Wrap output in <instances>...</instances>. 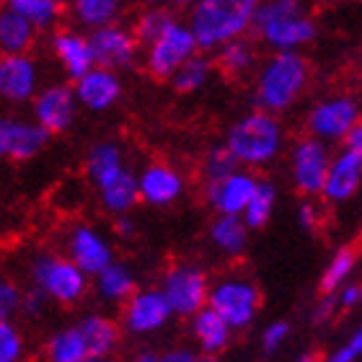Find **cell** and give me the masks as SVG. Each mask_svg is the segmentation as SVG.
Instances as JSON below:
<instances>
[{"mask_svg": "<svg viewBox=\"0 0 362 362\" xmlns=\"http://www.w3.org/2000/svg\"><path fill=\"white\" fill-rule=\"evenodd\" d=\"M262 0H192L189 29L199 49H218L235 37H246Z\"/></svg>", "mask_w": 362, "mask_h": 362, "instance_id": "cell-1", "label": "cell"}, {"mask_svg": "<svg viewBox=\"0 0 362 362\" xmlns=\"http://www.w3.org/2000/svg\"><path fill=\"white\" fill-rule=\"evenodd\" d=\"M308 76V62L298 49H277L257 76V106L272 114L287 112L303 96Z\"/></svg>", "mask_w": 362, "mask_h": 362, "instance_id": "cell-2", "label": "cell"}, {"mask_svg": "<svg viewBox=\"0 0 362 362\" xmlns=\"http://www.w3.org/2000/svg\"><path fill=\"white\" fill-rule=\"evenodd\" d=\"M226 145L241 166H269L282 151V127L277 122V114L264 112V109L243 114L241 119L228 129Z\"/></svg>", "mask_w": 362, "mask_h": 362, "instance_id": "cell-3", "label": "cell"}, {"mask_svg": "<svg viewBox=\"0 0 362 362\" xmlns=\"http://www.w3.org/2000/svg\"><path fill=\"white\" fill-rule=\"evenodd\" d=\"M251 31L274 52L300 49L310 45L318 34L313 18L303 13L298 3H282V0H262L254 13Z\"/></svg>", "mask_w": 362, "mask_h": 362, "instance_id": "cell-4", "label": "cell"}, {"mask_svg": "<svg viewBox=\"0 0 362 362\" xmlns=\"http://www.w3.org/2000/svg\"><path fill=\"white\" fill-rule=\"evenodd\" d=\"M31 282L39 287L49 300L60 305H76L83 300L88 290V274L78 264H73L68 257L57 254H37L31 259Z\"/></svg>", "mask_w": 362, "mask_h": 362, "instance_id": "cell-5", "label": "cell"}, {"mask_svg": "<svg viewBox=\"0 0 362 362\" xmlns=\"http://www.w3.org/2000/svg\"><path fill=\"white\" fill-rule=\"evenodd\" d=\"M207 305H210L218 316H223L233 332L249 329L262 305V293L259 287L246 277L230 274V277H220L212 282L207 290Z\"/></svg>", "mask_w": 362, "mask_h": 362, "instance_id": "cell-6", "label": "cell"}, {"mask_svg": "<svg viewBox=\"0 0 362 362\" xmlns=\"http://www.w3.org/2000/svg\"><path fill=\"white\" fill-rule=\"evenodd\" d=\"M194 52H199V47H197V39L189 29V23H181L176 18L158 39L145 45V70L156 81H168L171 73Z\"/></svg>", "mask_w": 362, "mask_h": 362, "instance_id": "cell-7", "label": "cell"}, {"mask_svg": "<svg viewBox=\"0 0 362 362\" xmlns=\"http://www.w3.org/2000/svg\"><path fill=\"white\" fill-rule=\"evenodd\" d=\"M160 290L166 295L171 313L181 318L194 316L197 310L207 305V274L194 264H174L171 269L163 274Z\"/></svg>", "mask_w": 362, "mask_h": 362, "instance_id": "cell-8", "label": "cell"}, {"mask_svg": "<svg viewBox=\"0 0 362 362\" xmlns=\"http://www.w3.org/2000/svg\"><path fill=\"white\" fill-rule=\"evenodd\" d=\"M329 143L318 140V137H305L298 140L290 156V176H293L295 189L305 197H316L324 189L326 171H329Z\"/></svg>", "mask_w": 362, "mask_h": 362, "instance_id": "cell-9", "label": "cell"}, {"mask_svg": "<svg viewBox=\"0 0 362 362\" xmlns=\"http://www.w3.org/2000/svg\"><path fill=\"white\" fill-rule=\"evenodd\" d=\"M122 326L135 337L156 334L171 321V305L160 287H148V290H135L127 300L122 303Z\"/></svg>", "mask_w": 362, "mask_h": 362, "instance_id": "cell-10", "label": "cell"}, {"mask_svg": "<svg viewBox=\"0 0 362 362\" xmlns=\"http://www.w3.org/2000/svg\"><path fill=\"white\" fill-rule=\"evenodd\" d=\"M88 45H90V54H93V65L119 73V70H127L135 65L140 42L124 26L106 23V26L90 29Z\"/></svg>", "mask_w": 362, "mask_h": 362, "instance_id": "cell-11", "label": "cell"}, {"mask_svg": "<svg viewBox=\"0 0 362 362\" xmlns=\"http://www.w3.org/2000/svg\"><path fill=\"white\" fill-rule=\"evenodd\" d=\"M31 114H34V122H39L49 135L68 132L78 114V98L73 86L52 83L37 90L31 96Z\"/></svg>", "mask_w": 362, "mask_h": 362, "instance_id": "cell-12", "label": "cell"}, {"mask_svg": "<svg viewBox=\"0 0 362 362\" xmlns=\"http://www.w3.org/2000/svg\"><path fill=\"white\" fill-rule=\"evenodd\" d=\"M360 119V104L349 96H332L318 101L308 114V132L324 143H341L349 127Z\"/></svg>", "mask_w": 362, "mask_h": 362, "instance_id": "cell-13", "label": "cell"}, {"mask_svg": "<svg viewBox=\"0 0 362 362\" xmlns=\"http://www.w3.org/2000/svg\"><path fill=\"white\" fill-rule=\"evenodd\" d=\"M39 90V65L29 52H0V98L23 104Z\"/></svg>", "mask_w": 362, "mask_h": 362, "instance_id": "cell-14", "label": "cell"}, {"mask_svg": "<svg viewBox=\"0 0 362 362\" xmlns=\"http://www.w3.org/2000/svg\"><path fill=\"white\" fill-rule=\"evenodd\" d=\"M49 137L52 135L39 122L6 117L0 119V158L31 160L45 151Z\"/></svg>", "mask_w": 362, "mask_h": 362, "instance_id": "cell-15", "label": "cell"}, {"mask_svg": "<svg viewBox=\"0 0 362 362\" xmlns=\"http://www.w3.org/2000/svg\"><path fill=\"white\" fill-rule=\"evenodd\" d=\"M65 249H68L70 262L81 267L88 277H96L98 272L114 262L112 243L106 241L96 228L86 226V223H81V226H76L70 230L68 241H65Z\"/></svg>", "mask_w": 362, "mask_h": 362, "instance_id": "cell-16", "label": "cell"}, {"mask_svg": "<svg viewBox=\"0 0 362 362\" xmlns=\"http://www.w3.org/2000/svg\"><path fill=\"white\" fill-rule=\"evenodd\" d=\"M73 83H76L73 90H76L78 106H83L88 112H109L122 98V81L117 76V70L93 65L81 78H76Z\"/></svg>", "mask_w": 362, "mask_h": 362, "instance_id": "cell-17", "label": "cell"}, {"mask_svg": "<svg viewBox=\"0 0 362 362\" xmlns=\"http://www.w3.org/2000/svg\"><path fill=\"white\" fill-rule=\"evenodd\" d=\"M257 176L251 171L235 168L218 181H207V202L218 215H241L246 202L254 194Z\"/></svg>", "mask_w": 362, "mask_h": 362, "instance_id": "cell-18", "label": "cell"}, {"mask_svg": "<svg viewBox=\"0 0 362 362\" xmlns=\"http://www.w3.org/2000/svg\"><path fill=\"white\" fill-rule=\"evenodd\" d=\"M140 199L153 207H168L184 194V176L168 163H151L137 176Z\"/></svg>", "mask_w": 362, "mask_h": 362, "instance_id": "cell-19", "label": "cell"}, {"mask_svg": "<svg viewBox=\"0 0 362 362\" xmlns=\"http://www.w3.org/2000/svg\"><path fill=\"white\" fill-rule=\"evenodd\" d=\"M362 184V163L349 151H341L332 156L329 160V171H326L324 189L321 194L329 202H347L357 194Z\"/></svg>", "mask_w": 362, "mask_h": 362, "instance_id": "cell-20", "label": "cell"}, {"mask_svg": "<svg viewBox=\"0 0 362 362\" xmlns=\"http://www.w3.org/2000/svg\"><path fill=\"white\" fill-rule=\"evenodd\" d=\"M52 52L60 62L62 73L76 81L86 73V70L93 68V54H90L88 37H83L81 31L76 29H60L52 37Z\"/></svg>", "mask_w": 362, "mask_h": 362, "instance_id": "cell-21", "label": "cell"}, {"mask_svg": "<svg viewBox=\"0 0 362 362\" xmlns=\"http://www.w3.org/2000/svg\"><path fill=\"white\" fill-rule=\"evenodd\" d=\"M192 318V337H194L197 347L204 355H220L226 352L230 339H233V329L218 316L210 305H202Z\"/></svg>", "mask_w": 362, "mask_h": 362, "instance_id": "cell-22", "label": "cell"}, {"mask_svg": "<svg viewBox=\"0 0 362 362\" xmlns=\"http://www.w3.org/2000/svg\"><path fill=\"white\" fill-rule=\"evenodd\" d=\"M78 326H81L86 347H88V360H106V357L114 355V349L119 347L122 329L114 318L88 313Z\"/></svg>", "mask_w": 362, "mask_h": 362, "instance_id": "cell-23", "label": "cell"}, {"mask_svg": "<svg viewBox=\"0 0 362 362\" xmlns=\"http://www.w3.org/2000/svg\"><path fill=\"white\" fill-rule=\"evenodd\" d=\"M210 241L223 257H243L249 249V228L241 215H218L210 226Z\"/></svg>", "mask_w": 362, "mask_h": 362, "instance_id": "cell-24", "label": "cell"}, {"mask_svg": "<svg viewBox=\"0 0 362 362\" xmlns=\"http://www.w3.org/2000/svg\"><path fill=\"white\" fill-rule=\"evenodd\" d=\"M124 166V153L114 140H98L88 148L86 156V174L93 181V187H101L106 181H112Z\"/></svg>", "mask_w": 362, "mask_h": 362, "instance_id": "cell-25", "label": "cell"}, {"mask_svg": "<svg viewBox=\"0 0 362 362\" xmlns=\"http://www.w3.org/2000/svg\"><path fill=\"white\" fill-rule=\"evenodd\" d=\"M98 197H101V204H104L106 212H112V215L129 212L140 202L137 174H132L129 168H122L112 181H106V184L98 187Z\"/></svg>", "mask_w": 362, "mask_h": 362, "instance_id": "cell-26", "label": "cell"}, {"mask_svg": "<svg viewBox=\"0 0 362 362\" xmlns=\"http://www.w3.org/2000/svg\"><path fill=\"white\" fill-rule=\"evenodd\" d=\"M37 42V29L11 8H0V52H29Z\"/></svg>", "mask_w": 362, "mask_h": 362, "instance_id": "cell-27", "label": "cell"}, {"mask_svg": "<svg viewBox=\"0 0 362 362\" xmlns=\"http://www.w3.org/2000/svg\"><path fill=\"white\" fill-rule=\"evenodd\" d=\"M135 290V274H132L129 267L119 264V262H112L96 274V293L106 303H124Z\"/></svg>", "mask_w": 362, "mask_h": 362, "instance_id": "cell-28", "label": "cell"}, {"mask_svg": "<svg viewBox=\"0 0 362 362\" xmlns=\"http://www.w3.org/2000/svg\"><path fill=\"white\" fill-rule=\"evenodd\" d=\"M45 357L49 362H88V347L81 326H65L52 334L45 347Z\"/></svg>", "mask_w": 362, "mask_h": 362, "instance_id": "cell-29", "label": "cell"}, {"mask_svg": "<svg viewBox=\"0 0 362 362\" xmlns=\"http://www.w3.org/2000/svg\"><path fill=\"white\" fill-rule=\"evenodd\" d=\"M257 65V49L246 37H235L218 47V68L230 78L246 76Z\"/></svg>", "mask_w": 362, "mask_h": 362, "instance_id": "cell-30", "label": "cell"}, {"mask_svg": "<svg viewBox=\"0 0 362 362\" xmlns=\"http://www.w3.org/2000/svg\"><path fill=\"white\" fill-rule=\"evenodd\" d=\"M274 204H277V187L267 179H259L257 187H254V194L243 207L241 218L246 223L249 230H259L269 223L272 212H274Z\"/></svg>", "mask_w": 362, "mask_h": 362, "instance_id": "cell-31", "label": "cell"}, {"mask_svg": "<svg viewBox=\"0 0 362 362\" xmlns=\"http://www.w3.org/2000/svg\"><path fill=\"white\" fill-rule=\"evenodd\" d=\"M73 18L83 29H98L106 23H114L122 11V0H70Z\"/></svg>", "mask_w": 362, "mask_h": 362, "instance_id": "cell-32", "label": "cell"}, {"mask_svg": "<svg viewBox=\"0 0 362 362\" xmlns=\"http://www.w3.org/2000/svg\"><path fill=\"white\" fill-rule=\"evenodd\" d=\"M6 6L18 16H23L37 31L52 29L62 13L60 0H6Z\"/></svg>", "mask_w": 362, "mask_h": 362, "instance_id": "cell-33", "label": "cell"}, {"mask_svg": "<svg viewBox=\"0 0 362 362\" xmlns=\"http://www.w3.org/2000/svg\"><path fill=\"white\" fill-rule=\"evenodd\" d=\"M212 73V62L202 54H192L189 60H184L179 68L171 73V86H174L176 93H194V90L202 88L207 81H210Z\"/></svg>", "mask_w": 362, "mask_h": 362, "instance_id": "cell-34", "label": "cell"}, {"mask_svg": "<svg viewBox=\"0 0 362 362\" xmlns=\"http://www.w3.org/2000/svg\"><path fill=\"white\" fill-rule=\"evenodd\" d=\"M174 21L176 16L166 6H145L143 13L137 16L132 34H135V39L140 45H151L153 39H158Z\"/></svg>", "mask_w": 362, "mask_h": 362, "instance_id": "cell-35", "label": "cell"}, {"mask_svg": "<svg viewBox=\"0 0 362 362\" xmlns=\"http://www.w3.org/2000/svg\"><path fill=\"white\" fill-rule=\"evenodd\" d=\"M355 251L352 249H339L332 257V262L326 264L324 277H321V293H337L344 282L349 279L352 269H355Z\"/></svg>", "mask_w": 362, "mask_h": 362, "instance_id": "cell-36", "label": "cell"}, {"mask_svg": "<svg viewBox=\"0 0 362 362\" xmlns=\"http://www.w3.org/2000/svg\"><path fill=\"white\" fill-rule=\"evenodd\" d=\"M235 168H241V163L235 160V156L230 153L228 145H215V148H210L202 160L204 181H218L230 174V171H235Z\"/></svg>", "mask_w": 362, "mask_h": 362, "instance_id": "cell-37", "label": "cell"}, {"mask_svg": "<svg viewBox=\"0 0 362 362\" xmlns=\"http://www.w3.org/2000/svg\"><path fill=\"white\" fill-rule=\"evenodd\" d=\"M23 357V337L13 318H0V362H18Z\"/></svg>", "mask_w": 362, "mask_h": 362, "instance_id": "cell-38", "label": "cell"}, {"mask_svg": "<svg viewBox=\"0 0 362 362\" xmlns=\"http://www.w3.org/2000/svg\"><path fill=\"white\" fill-rule=\"evenodd\" d=\"M21 287L13 279L0 277V318H16L21 308Z\"/></svg>", "mask_w": 362, "mask_h": 362, "instance_id": "cell-39", "label": "cell"}, {"mask_svg": "<svg viewBox=\"0 0 362 362\" xmlns=\"http://www.w3.org/2000/svg\"><path fill=\"white\" fill-rule=\"evenodd\" d=\"M287 334H290V324L287 321H272L264 329V334H262V349H264L267 355L279 352V347L287 339Z\"/></svg>", "mask_w": 362, "mask_h": 362, "instance_id": "cell-40", "label": "cell"}, {"mask_svg": "<svg viewBox=\"0 0 362 362\" xmlns=\"http://www.w3.org/2000/svg\"><path fill=\"white\" fill-rule=\"evenodd\" d=\"M47 303H49V298L39 287H31V290L21 293V308H18V313H23L26 318H39L45 313Z\"/></svg>", "mask_w": 362, "mask_h": 362, "instance_id": "cell-41", "label": "cell"}, {"mask_svg": "<svg viewBox=\"0 0 362 362\" xmlns=\"http://www.w3.org/2000/svg\"><path fill=\"white\" fill-rule=\"evenodd\" d=\"M362 357V324L349 334V339L332 355V362H355Z\"/></svg>", "mask_w": 362, "mask_h": 362, "instance_id": "cell-42", "label": "cell"}, {"mask_svg": "<svg viewBox=\"0 0 362 362\" xmlns=\"http://www.w3.org/2000/svg\"><path fill=\"white\" fill-rule=\"evenodd\" d=\"M298 223H300L303 230L313 233V230L321 226V212H318L316 204H313V202H303L300 207H298Z\"/></svg>", "mask_w": 362, "mask_h": 362, "instance_id": "cell-43", "label": "cell"}, {"mask_svg": "<svg viewBox=\"0 0 362 362\" xmlns=\"http://www.w3.org/2000/svg\"><path fill=\"white\" fill-rule=\"evenodd\" d=\"M334 295H337V303H339L341 308H357V305L362 303V285L344 282Z\"/></svg>", "mask_w": 362, "mask_h": 362, "instance_id": "cell-44", "label": "cell"}, {"mask_svg": "<svg viewBox=\"0 0 362 362\" xmlns=\"http://www.w3.org/2000/svg\"><path fill=\"white\" fill-rule=\"evenodd\" d=\"M341 143H344V151H349L362 163V119H357L355 124L349 127V132L344 135Z\"/></svg>", "mask_w": 362, "mask_h": 362, "instance_id": "cell-45", "label": "cell"}, {"mask_svg": "<svg viewBox=\"0 0 362 362\" xmlns=\"http://www.w3.org/2000/svg\"><path fill=\"white\" fill-rule=\"evenodd\" d=\"M114 230H117L119 238H132V235H135V220L129 218V212L117 215V220H114Z\"/></svg>", "mask_w": 362, "mask_h": 362, "instance_id": "cell-46", "label": "cell"}, {"mask_svg": "<svg viewBox=\"0 0 362 362\" xmlns=\"http://www.w3.org/2000/svg\"><path fill=\"white\" fill-rule=\"evenodd\" d=\"M166 362H197V352L194 349H187V347H179V349H171L168 355H163Z\"/></svg>", "mask_w": 362, "mask_h": 362, "instance_id": "cell-47", "label": "cell"}, {"mask_svg": "<svg viewBox=\"0 0 362 362\" xmlns=\"http://www.w3.org/2000/svg\"><path fill=\"white\" fill-rule=\"evenodd\" d=\"M143 6H166L168 0H140Z\"/></svg>", "mask_w": 362, "mask_h": 362, "instance_id": "cell-48", "label": "cell"}, {"mask_svg": "<svg viewBox=\"0 0 362 362\" xmlns=\"http://www.w3.org/2000/svg\"><path fill=\"white\" fill-rule=\"evenodd\" d=\"M168 3H174V6H189L192 0H168Z\"/></svg>", "mask_w": 362, "mask_h": 362, "instance_id": "cell-49", "label": "cell"}, {"mask_svg": "<svg viewBox=\"0 0 362 362\" xmlns=\"http://www.w3.org/2000/svg\"><path fill=\"white\" fill-rule=\"evenodd\" d=\"M282 3H298V0H282Z\"/></svg>", "mask_w": 362, "mask_h": 362, "instance_id": "cell-50", "label": "cell"}, {"mask_svg": "<svg viewBox=\"0 0 362 362\" xmlns=\"http://www.w3.org/2000/svg\"><path fill=\"white\" fill-rule=\"evenodd\" d=\"M60 3H70V0H60Z\"/></svg>", "mask_w": 362, "mask_h": 362, "instance_id": "cell-51", "label": "cell"}]
</instances>
